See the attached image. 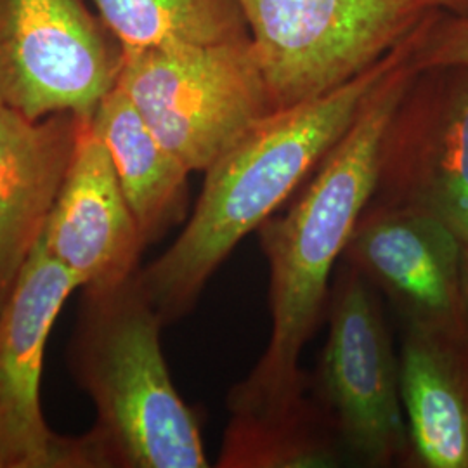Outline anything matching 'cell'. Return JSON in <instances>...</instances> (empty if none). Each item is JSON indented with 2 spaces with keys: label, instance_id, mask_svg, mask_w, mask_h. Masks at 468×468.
<instances>
[{
  "label": "cell",
  "instance_id": "13",
  "mask_svg": "<svg viewBox=\"0 0 468 468\" xmlns=\"http://www.w3.org/2000/svg\"><path fill=\"white\" fill-rule=\"evenodd\" d=\"M399 380L406 467L468 468V342L404 326Z\"/></svg>",
  "mask_w": 468,
  "mask_h": 468
},
{
  "label": "cell",
  "instance_id": "7",
  "mask_svg": "<svg viewBox=\"0 0 468 468\" xmlns=\"http://www.w3.org/2000/svg\"><path fill=\"white\" fill-rule=\"evenodd\" d=\"M122 63L85 0H0V100L25 117L92 118Z\"/></svg>",
  "mask_w": 468,
  "mask_h": 468
},
{
  "label": "cell",
  "instance_id": "9",
  "mask_svg": "<svg viewBox=\"0 0 468 468\" xmlns=\"http://www.w3.org/2000/svg\"><path fill=\"white\" fill-rule=\"evenodd\" d=\"M77 288L73 274L38 241L0 309L2 468L96 467L85 435L52 432L40 401L50 328Z\"/></svg>",
  "mask_w": 468,
  "mask_h": 468
},
{
  "label": "cell",
  "instance_id": "11",
  "mask_svg": "<svg viewBox=\"0 0 468 468\" xmlns=\"http://www.w3.org/2000/svg\"><path fill=\"white\" fill-rule=\"evenodd\" d=\"M40 245L79 288H108L139 272L144 241L92 120L82 118Z\"/></svg>",
  "mask_w": 468,
  "mask_h": 468
},
{
  "label": "cell",
  "instance_id": "16",
  "mask_svg": "<svg viewBox=\"0 0 468 468\" xmlns=\"http://www.w3.org/2000/svg\"><path fill=\"white\" fill-rule=\"evenodd\" d=\"M122 49L250 37L238 0H92Z\"/></svg>",
  "mask_w": 468,
  "mask_h": 468
},
{
  "label": "cell",
  "instance_id": "20",
  "mask_svg": "<svg viewBox=\"0 0 468 468\" xmlns=\"http://www.w3.org/2000/svg\"><path fill=\"white\" fill-rule=\"evenodd\" d=\"M0 468H2V463H0Z\"/></svg>",
  "mask_w": 468,
  "mask_h": 468
},
{
  "label": "cell",
  "instance_id": "4",
  "mask_svg": "<svg viewBox=\"0 0 468 468\" xmlns=\"http://www.w3.org/2000/svg\"><path fill=\"white\" fill-rule=\"evenodd\" d=\"M117 85L189 172H205L274 112L250 37L123 49Z\"/></svg>",
  "mask_w": 468,
  "mask_h": 468
},
{
  "label": "cell",
  "instance_id": "5",
  "mask_svg": "<svg viewBox=\"0 0 468 468\" xmlns=\"http://www.w3.org/2000/svg\"><path fill=\"white\" fill-rule=\"evenodd\" d=\"M274 110L378 63L434 13L419 0H238Z\"/></svg>",
  "mask_w": 468,
  "mask_h": 468
},
{
  "label": "cell",
  "instance_id": "19",
  "mask_svg": "<svg viewBox=\"0 0 468 468\" xmlns=\"http://www.w3.org/2000/svg\"><path fill=\"white\" fill-rule=\"evenodd\" d=\"M463 293H465V313H467V342H468V243L463 245Z\"/></svg>",
  "mask_w": 468,
  "mask_h": 468
},
{
  "label": "cell",
  "instance_id": "6",
  "mask_svg": "<svg viewBox=\"0 0 468 468\" xmlns=\"http://www.w3.org/2000/svg\"><path fill=\"white\" fill-rule=\"evenodd\" d=\"M328 336L309 388L334 425L349 462L406 467L410 452L399 380L380 299L373 284L342 262L326 309Z\"/></svg>",
  "mask_w": 468,
  "mask_h": 468
},
{
  "label": "cell",
  "instance_id": "3",
  "mask_svg": "<svg viewBox=\"0 0 468 468\" xmlns=\"http://www.w3.org/2000/svg\"><path fill=\"white\" fill-rule=\"evenodd\" d=\"M164 326L137 274L84 290L68 359L96 408L85 434L96 468L208 467L198 419L168 371Z\"/></svg>",
  "mask_w": 468,
  "mask_h": 468
},
{
  "label": "cell",
  "instance_id": "2",
  "mask_svg": "<svg viewBox=\"0 0 468 468\" xmlns=\"http://www.w3.org/2000/svg\"><path fill=\"white\" fill-rule=\"evenodd\" d=\"M429 16L398 48L349 82L299 104L274 110L205 170V183L183 233L137 282L164 324L185 318L220 264L311 176L349 131L363 102L406 59Z\"/></svg>",
  "mask_w": 468,
  "mask_h": 468
},
{
  "label": "cell",
  "instance_id": "8",
  "mask_svg": "<svg viewBox=\"0 0 468 468\" xmlns=\"http://www.w3.org/2000/svg\"><path fill=\"white\" fill-rule=\"evenodd\" d=\"M369 203L419 210L468 243V67L419 71L385 133Z\"/></svg>",
  "mask_w": 468,
  "mask_h": 468
},
{
  "label": "cell",
  "instance_id": "18",
  "mask_svg": "<svg viewBox=\"0 0 468 468\" xmlns=\"http://www.w3.org/2000/svg\"><path fill=\"white\" fill-rule=\"evenodd\" d=\"M434 11H450L452 15H468V0H419Z\"/></svg>",
  "mask_w": 468,
  "mask_h": 468
},
{
  "label": "cell",
  "instance_id": "10",
  "mask_svg": "<svg viewBox=\"0 0 468 468\" xmlns=\"http://www.w3.org/2000/svg\"><path fill=\"white\" fill-rule=\"evenodd\" d=\"M342 262L387 295L404 326L467 342L463 241L439 218L369 203Z\"/></svg>",
  "mask_w": 468,
  "mask_h": 468
},
{
  "label": "cell",
  "instance_id": "17",
  "mask_svg": "<svg viewBox=\"0 0 468 468\" xmlns=\"http://www.w3.org/2000/svg\"><path fill=\"white\" fill-rule=\"evenodd\" d=\"M410 65L415 71L444 67H468V15L441 16L434 13Z\"/></svg>",
  "mask_w": 468,
  "mask_h": 468
},
{
  "label": "cell",
  "instance_id": "14",
  "mask_svg": "<svg viewBox=\"0 0 468 468\" xmlns=\"http://www.w3.org/2000/svg\"><path fill=\"white\" fill-rule=\"evenodd\" d=\"M90 120L112 156L123 197L148 247L185 220L191 172L151 133L118 85L102 98Z\"/></svg>",
  "mask_w": 468,
  "mask_h": 468
},
{
  "label": "cell",
  "instance_id": "12",
  "mask_svg": "<svg viewBox=\"0 0 468 468\" xmlns=\"http://www.w3.org/2000/svg\"><path fill=\"white\" fill-rule=\"evenodd\" d=\"M82 117L32 120L0 100V309L38 245Z\"/></svg>",
  "mask_w": 468,
  "mask_h": 468
},
{
  "label": "cell",
  "instance_id": "1",
  "mask_svg": "<svg viewBox=\"0 0 468 468\" xmlns=\"http://www.w3.org/2000/svg\"><path fill=\"white\" fill-rule=\"evenodd\" d=\"M411 54L375 85L295 203L257 229L269 264L271 335L250 373L231 387L229 413L284 410L307 394L302 351L326 316L336 262L373 198L387 127L419 73Z\"/></svg>",
  "mask_w": 468,
  "mask_h": 468
},
{
  "label": "cell",
  "instance_id": "15",
  "mask_svg": "<svg viewBox=\"0 0 468 468\" xmlns=\"http://www.w3.org/2000/svg\"><path fill=\"white\" fill-rule=\"evenodd\" d=\"M349 462L340 437L311 396L290 408L231 413L218 468H332Z\"/></svg>",
  "mask_w": 468,
  "mask_h": 468
}]
</instances>
